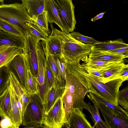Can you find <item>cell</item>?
I'll return each mask as SVG.
<instances>
[{
  "label": "cell",
  "mask_w": 128,
  "mask_h": 128,
  "mask_svg": "<svg viewBox=\"0 0 128 128\" xmlns=\"http://www.w3.org/2000/svg\"><path fill=\"white\" fill-rule=\"evenodd\" d=\"M52 32L60 38L62 43L63 57L65 62H79L88 59L93 45L80 42L72 37L70 33H66L54 28L50 24Z\"/></svg>",
  "instance_id": "obj_1"
},
{
  "label": "cell",
  "mask_w": 128,
  "mask_h": 128,
  "mask_svg": "<svg viewBox=\"0 0 128 128\" xmlns=\"http://www.w3.org/2000/svg\"><path fill=\"white\" fill-rule=\"evenodd\" d=\"M0 19L18 27L24 35L29 32L26 24L34 22L25 8L17 2L0 3Z\"/></svg>",
  "instance_id": "obj_2"
},
{
  "label": "cell",
  "mask_w": 128,
  "mask_h": 128,
  "mask_svg": "<svg viewBox=\"0 0 128 128\" xmlns=\"http://www.w3.org/2000/svg\"><path fill=\"white\" fill-rule=\"evenodd\" d=\"M30 99L23 116L22 125L24 127L42 124L44 104L38 94L30 95Z\"/></svg>",
  "instance_id": "obj_3"
},
{
  "label": "cell",
  "mask_w": 128,
  "mask_h": 128,
  "mask_svg": "<svg viewBox=\"0 0 128 128\" xmlns=\"http://www.w3.org/2000/svg\"><path fill=\"white\" fill-rule=\"evenodd\" d=\"M65 88L73 95L74 101L72 109H86L84 99L90 91L83 84L77 76L66 68Z\"/></svg>",
  "instance_id": "obj_4"
},
{
  "label": "cell",
  "mask_w": 128,
  "mask_h": 128,
  "mask_svg": "<svg viewBox=\"0 0 128 128\" xmlns=\"http://www.w3.org/2000/svg\"><path fill=\"white\" fill-rule=\"evenodd\" d=\"M67 122L62 98H60L44 114L42 124L46 128H62Z\"/></svg>",
  "instance_id": "obj_5"
},
{
  "label": "cell",
  "mask_w": 128,
  "mask_h": 128,
  "mask_svg": "<svg viewBox=\"0 0 128 128\" xmlns=\"http://www.w3.org/2000/svg\"><path fill=\"white\" fill-rule=\"evenodd\" d=\"M54 0L60 19L67 31L72 32L76 22L74 14L75 6L72 0Z\"/></svg>",
  "instance_id": "obj_6"
},
{
  "label": "cell",
  "mask_w": 128,
  "mask_h": 128,
  "mask_svg": "<svg viewBox=\"0 0 128 128\" xmlns=\"http://www.w3.org/2000/svg\"><path fill=\"white\" fill-rule=\"evenodd\" d=\"M37 54L38 70L36 78L39 95L44 104L48 90V86L45 66V55L40 41L38 42Z\"/></svg>",
  "instance_id": "obj_7"
},
{
  "label": "cell",
  "mask_w": 128,
  "mask_h": 128,
  "mask_svg": "<svg viewBox=\"0 0 128 128\" xmlns=\"http://www.w3.org/2000/svg\"><path fill=\"white\" fill-rule=\"evenodd\" d=\"M24 40L23 53L28 60L31 72L36 78L38 70V44L41 40L29 32L24 34Z\"/></svg>",
  "instance_id": "obj_8"
},
{
  "label": "cell",
  "mask_w": 128,
  "mask_h": 128,
  "mask_svg": "<svg viewBox=\"0 0 128 128\" xmlns=\"http://www.w3.org/2000/svg\"><path fill=\"white\" fill-rule=\"evenodd\" d=\"M91 98L97 104L109 128H128V118L118 114L105 104Z\"/></svg>",
  "instance_id": "obj_9"
},
{
  "label": "cell",
  "mask_w": 128,
  "mask_h": 128,
  "mask_svg": "<svg viewBox=\"0 0 128 128\" xmlns=\"http://www.w3.org/2000/svg\"><path fill=\"white\" fill-rule=\"evenodd\" d=\"M28 61V58L23 52L15 56L9 65L15 71L21 84L27 92V69Z\"/></svg>",
  "instance_id": "obj_10"
},
{
  "label": "cell",
  "mask_w": 128,
  "mask_h": 128,
  "mask_svg": "<svg viewBox=\"0 0 128 128\" xmlns=\"http://www.w3.org/2000/svg\"><path fill=\"white\" fill-rule=\"evenodd\" d=\"M82 110L72 109L64 128H94L87 120Z\"/></svg>",
  "instance_id": "obj_11"
},
{
  "label": "cell",
  "mask_w": 128,
  "mask_h": 128,
  "mask_svg": "<svg viewBox=\"0 0 128 128\" xmlns=\"http://www.w3.org/2000/svg\"><path fill=\"white\" fill-rule=\"evenodd\" d=\"M65 87L56 80L48 90L44 104V114L48 112L58 98H62Z\"/></svg>",
  "instance_id": "obj_12"
},
{
  "label": "cell",
  "mask_w": 128,
  "mask_h": 128,
  "mask_svg": "<svg viewBox=\"0 0 128 128\" xmlns=\"http://www.w3.org/2000/svg\"><path fill=\"white\" fill-rule=\"evenodd\" d=\"M46 0H21L22 4L33 20L45 12Z\"/></svg>",
  "instance_id": "obj_13"
},
{
  "label": "cell",
  "mask_w": 128,
  "mask_h": 128,
  "mask_svg": "<svg viewBox=\"0 0 128 128\" xmlns=\"http://www.w3.org/2000/svg\"><path fill=\"white\" fill-rule=\"evenodd\" d=\"M128 56L100 51L92 48L87 59L92 61L110 62L122 61Z\"/></svg>",
  "instance_id": "obj_14"
},
{
  "label": "cell",
  "mask_w": 128,
  "mask_h": 128,
  "mask_svg": "<svg viewBox=\"0 0 128 128\" xmlns=\"http://www.w3.org/2000/svg\"><path fill=\"white\" fill-rule=\"evenodd\" d=\"M45 12L49 23H55L62 31L66 34L70 33L66 29L60 19L53 0H46Z\"/></svg>",
  "instance_id": "obj_15"
},
{
  "label": "cell",
  "mask_w": 128,
  "mask_h": 128,
  "mask_svg": "<svg viewBox=\"0 0 128 128\" xmlns=\"http://www.w3.org/2000/svg\"><path fill=\"white\" fill-rule=\"evenodd\" d=\"M23 52L22 49L10 46H0V68L8 66L16 56Z\"/></svg>",
  "instance_id": "obj_16"
},
{
  "label": "cell",
  "mask_w": 128,
  "mask_h": 128,
  "mask_svg": "<svg viewBox=\"0 0 128 128\" xmlns=\"http://www.w3.org/2000/svg\"><path fill=\"white\" fill-rule=\"evenodd\" d=\"M44 42L46 48L50 54L54 56L63 58L62 41L57 35L52 32L47 40Z\"/></svg>",
  "instance_id": "obj_17"
},
{
  "label": "cell",
  "mask_w": 128,
  "mask_h": 128,
  "mask_svg": "<svg viewBox=\"0 0 128 128\" xmlns=\"http://www.w3.org/2000/svg\"><path fill=\"white\" fill-rule=\"evenodd\" d=\"M0 117L1 119L9 118L11 120L10 88L9 85L0 96Z\"/></svg>",
  "instance_id": "obj_18"
},
{
  "label": "cell",
  "mask_w": 128,
  "mask_h": 128,
  "mask_svg": "<svg viewBox=\"0 0 128 128\" xmlns=\"http://www.w3.org/2000/svg\"><path fill=\"white\" fill-rule=\"evenodd\" d=\"M24 45V38L9 34L0 30V46H10L23 49Z\"/></svg>",
  "instance_id": "obj_19"
},
{
  "label": "cell",
  "mask_w": 128,
  "mask_h": 128,
  "mask_svg": "<svg viewBox=\"0 0 128 128\" xmlns=\"http://www.w3.org/2000/svg\"><path fill=\"white\" fill-rule=\"evenodd\" d=\"M87 96L92 102L94 106H92L89 102L88 103L84 102L86 109L91 114L92 116L90 117L94 123L96 128H109L105 121H103L101 119L96 104L92 99L90 95L87 94Z\"/></svg>",
  "instance_id": "obj_20"
},
{
  "label": "cell",
  "mask_w": 128,
  "mask_h": 128,
  "mask_svg": "<svg viewBox=\"0 0 128 128\" xmlns=\"http://www.w3.org/2000/svg\"><path fill=\"white\" fill-rule=\"evenodd\" d=\"M128 47V44L121 39L100 42L93 45L92 48L99 51L106 52L123 48Z\"/></svg>",
  "instance_id": "obj_21"
},
{
  "label": "cell",
  "mask_w": 128,
  "mask_h": 128,
  "mask_svg": "<svg viewBox=\"0 0 128 128\" xmlns=\"http://www.w3.org/2000/svg\"><path fill=\"white\" fill-rule=\"evenodd\" d=\"M128 66L124 62L113 66L102 72L104 79L103 83L105 84L110 81L120 79V76L125 68Z\"/></svg>",
  "instance_id": "obj_22"
},
{
  "label": "cell",
  "mask_w": 128,
  "mask_h": 128,
  "mask_svg": "<svg viewBox=\"0 0 128 128\" xmlns=\"http://www.w3.org/2000/svg\"><path fill=\"white\" fill-rule=\"evenodd\" d=\"M123 62H124V60L105 62L92 61L87 59L84 62L80 64L83 66L103 72Z\"/></svg>",
  "instance_id": "obj_23"
},
{
  "label": "cell",
  "mask_w": 128,
  "mask_h": 128,
  "mask_svg": "<svg viewBox=\"0 0 128 128\" xmlns=\"http://www.w3.org/2000/svg\"><path fill=\"white\" fill-rule=\"evenodd\" d=\"M9 85L10 88L11 120L16 128H19L22 124V121L15 98L14 91L10 84Z\"/></svg>",
  "instance_id": "obj_24"
},
{
  "label": "cell",
  "mask_w": 128,
  "mask_h": 128,
  "mask_svg": "<svg viewBox=\"0 0 128 128\" xmlns=\"http://www.w3.org/2000/svg\"><path fill=\"white\" fill-rule=\"evenodd\" d=\"M27 92L30 95L35 94H39V89L37 78L31 72L28 60L27 65Z\"/></svg>",
  "instance_id": "obj_25"
},
{
  "label": "cell",
  "mask_w": 128,
  "mask_h": 128,
  "mask_svg": "<svg viewBox=\"0 0 128 128\" xmlns=\"http://www.w3.org/2000/svg\"><path fill=\"white\" fill-rule=\"evenodd\" d=\"M62 99L66 116L68 120L72 109L74 99L72 94L65 87Z\"/></svg>",
  "instance_id": "obj_26"
},
{
  "label": "cell",
  "mask_w": 128,
  "mask_h": 128,
  "mask_svg": "<svg viewBox=\"0 0 128 128\" xmlns=\"http://www.w3.org/2000/svg\"><path fill=\"white\" fill-rule=\"evenodd\" d=\"M10 71L9 65L0 68V96L9 86Z\"/></svg>",
  "instance_id": "obj_27"
},
{
  "label": "cell",
  "mask_w": 128,
  "mask_h": 128,
  "mask_svg": "<svg viewBox=\"0 0 128 128\" xmlns=\"http://www.w3.org/2000/svg\"><path fill=\"white\" fill-rule=\"evenodd\" d=\"M90 97L95 99L99 102L102 103L111 108L114 112L118 114L128 118V112L124 110L120 107L116 106L113 104L108 102L101 98L97 95L92 93L91 92H89Z\"/></svg>",
  "instance_id": "obj_28"
},
{
  "label": "cell",
  "mask_w": 128,
  "mask_h": 128,
  "mask_svg": "<svg viewBox=\"0 0 128 128\" xmlns=\"http://www.w3.org/2000/svg\"><path fill=\"white\" fill-rule=\"evenodd\" d=\"M29 32L32 35L40 39L42 41H46L50 36L38 26L34 22L27 23Z\"/></svg>",
  "instance_id": "obj_29"
},
{
  "label": "cell",
  "mask_w": 128,
  "mask_h": 128,
  "mask_svg": "<svg viewBox=\"0 0 128 128\" xmlns=\"http://www.w3.org/2000/svg\"><path fill=\"white\" fill-rule=\"evenodd\" d=\"M41 43L46 58L48 61L54 77L60 82V78L58 67L54 57V56L50 54L48 52L45 46L44 42L42 41Z\"/></svg>",
  "instance_id": "obj_30"
},
{
  "label": "cell",
  "mask_w": 128,
  "mask_h": 128,
  "mask_svg": "<svg viewBox=\"0 0 128 128\" xmlns=\"http://www.w3.org/2000/svg\"><path fill=\"white\" fill-rule=\"evenodd\" d=\"M0 30L9 34L24 38V35L19 28L0 19Z\"/></svg>",
  "instance_id": "obj_31"
},
{
  "label": "cell",
  "mask_w": 128,
  "mask_h": 128,
  "mask_svg": "<svg viewBox=\"0 0 128 128\" xmlns=\"http://www.w3.org/2000/svg\"><path fill=\"white\" fill-rule=\"evenodd\" d=\"M54 56L58 67L60 83L62 86H65L66 83L65 61L63 58L56 56Z\"/></svg>",
  "instance_id": "obj_32"
},
{
  "label": "cell",
  "mask_w": 128,
  "mask_h": 128,
  "mask_svg": "<svg viewBox=\"0 0 128 128\" xmlns=\"http://www.w3.org/2000/svg\"><path fill=\"white\" fill-rule=\"evenodd\" d=\"M118 103L124 108L127 112L128 110V84L121 90H119L118 98Z\"/></svg>",
  "instance_id": "obj_33"
},
{
  "label": "cell",
  "mask_w": 128,
  "mask_h": 128,
  "mask_svg": "<svg viewBox=\"0 0 128 128\" xmlns=\"http://www.w3.org/2000/svg\"><path fill=\"white\" fill-rule=\"evenodd\" d=\"M33 21L41 29L48 34L50 32L46 14L45 12L38 16Z\"/></svg>",
  "instance_id": "obj_34"
},
{
  "label": "cell",
  "mask_w": 128,
  "mask_h": 128,
  "mask_svg": "<svg viewBox=\"0 0 128 128\" xmlns=\"http://www.w3.org/2000/svg\"><path fill=\"white\" fill-rule=\"evenodd\" d=\"M70 34L76 40L88 44L93 45L100 42L93 38L84 36L77 32H72L70 33Z\"/></svg>",
  "instance_id": "obj_35"
},
{
  "label": "cell",
  "mask_w": 128,
  "mask_h": 128,
  "mask_svg": "<svg viewBox=\"0 0 128 128\" xmlns=\"http://www.w3.org/2000/svg\"><path fill=\"white\" fill-rule=\"evenodd\" d=\"M45 66L48 90L51 88L54 84L55 81L58 80L55 78L50 68L48 61L46 58L45 61Z\"/></svg>",
  "instance_id": "obj_36"
},
{
  "label": "cell",
  "mask_w": 128,
  "mask_h": 128,
  "mask_svg": "<svg viewBox=\"0 0 128 128\" xmlns=\"http://www.w3.org/2000/svg\"><path fill=\"white\" fill-rule=\"evenodd\" d=\"M0 128H16L11 120L9 118L2 119L0 121Z\"/></svg>",
  "instance_id": "obj_37"
},
{
  "label": "cell",
  "mask_w": 128,
  "mask_h": 128,
  "mask_svg": "<svg viewBox=\"0 0 128 128\" xmlns=\"http://www.w3.org/2000/svg\"><path fill=\"white\" fill-rule=\"evenodd\" d=\"M105 52L114 54H122L128 56V47L120 48Z\"/></svg>",
  "instance_id": "obj_38"
},
{
  "label": "cell",
  "mask_w": 128,
  "mask_h": 128,
  "mask_svg": "<svg viewBox=\"0 0 128 128\" xmlns=\"http://www.w3.org/2000/svg\"><path fill=\"white\" fill-rule=\"evenodd\" d=\"M120 79L123 82L128 80V66L124 68L120 76Z\"/></svg>",
  "instance_id": "obj_39"
},
{
  "label": "cell",
  "mask_w": 128,
  "mask_h": 128,
  "mask_svg": "<svg viewBox=\"0 0 128 128\" xmlns=\"http://www.w3.org/2000/svg\"><path fill=\"white\" fill-rule=\"evenodd\" d=\"M105 12H102L100 14L92 18L91 19V21L92 22H94L98 20L101 18L103 17L104 14Z\"/></svg>",
  "instance_id": "obj_40"
},
{
  "label": "cell",
  "mask_w": 128,
  "mask_h": 128,
  "mask_svg": "<svg viewBox=\"0 0 128 128\" xmlns=\"http://www.w3.org/2000/svg\"><path fill=\"white\" fill-rule=\"evenodd\" d=\"M22 128H46L43 124H37L33 126H28L24 127Z\"/></svg>",
  "instance_id": "obj_41"
},
{
  "label": "cell",
  "mask_w": 128,
  "mask_h": 128,
  "mask_svg": "<svg viewBox=\"0 0 128 128\" xmlns=\"http://www.w3.org/2000/svg\"><path fill=\"white\" fill-rule=\"evenodd\" d=\"M0 3H3L4 2V0H0Z\"/></svg>",
  "instance_id": "obj_42"
}]
</instances>
